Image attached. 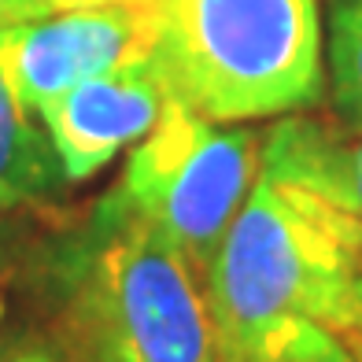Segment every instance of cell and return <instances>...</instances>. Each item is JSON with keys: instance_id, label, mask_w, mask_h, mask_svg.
<instances>
[{"instance_id": "15", "label": "cell", "mask_w": 362, "mask_h": 362, "mask_svg": "<svg viewBox=\"0 0 362 362\" xmlns=\"http://www.w3.org/2000/svg\"><path fill=\"white\" fill-rule=\"evenodd\" d=\"M355 307H358V315H362V274L355 277Z\"/></svg>"}, {"instance_id": "1", "label": "cell", "mask_w": 362, "mask_h": 362, "mask_svg": "<svg viewBox=\"0 0 362 362\" xmlns=\"http://www.w3.org/2000/svg\"><path fill=\"white\" fill-rule=\"evenodd\" d=\"M52 300L67 362H222L200 274L111 192L56 248Z\"/></svg>"}, {"instance_id": "14", "label": "cell", "mask_w": 362, "mask_h": 362, "mask_svg": "<svg viewBox=\"0 0 362 362\" xmlns=\"http://www.w3.org/2000/svg\"><path fill=\"white\" fill-rule=\"evenodd\" d=\"M4 281H8V252L4 240H0V310H4Z\"/></svg>"}, {"instance_id": "11", "label": "cell", "mask_w": 362, "mask_h": 362, "mask_svg": "<svg viewBox=\"0 0 362 362\" xmlns=\"http://www.w3.org/2000/svg\"><path fill=\"white\" fill-rule=\"evenodd\" d=\"M89 4H111V0H0V30L37 23V19H48V15L89 8Z\"/></svg>"}, {"instance_id": "13", "label": "cell", "mask_w": 362, "mask_h": 362, "mask_svg": "<svg viewBox=\"0 0 362 362\" xmlns=\"http://www.w3.org/2000/svg\"><path fill=\"white\" fill-rule=\"evenodd\" d=\"M340 340L348 344V351L355 355V362H362V315H358L348 329H340Z\"/></svg>"}, {"instance_id": "6", "label": "cell", "mask_w": 362, "mask_h": 362, "mask_svg": "<svg viewBox=\"0 0 362 362\" xmlns=\"http://www.w3.org/2000/svg\"><path fill=\"white\" fill-rule=\"evenodd\" d=\"M167 104V86L152 59H144L78 81L37 119L45 122L48 141L56 148L63 181L81 185L152 134Z\"/></svg>"}, {"instance_id": "5", "label": "cell", "mask_w": 362, "mask_h": 362, "mask_svg": "<svg viewBox=\"0 0 362 362\" xmlns=\"http://www.w3.org/2000/svg\"><path fill=\"white\" fill-rule=\"evenodd\" d=\"M152 0H111V4L71 8L37 23L0 30L4 71L30 115H41L86 78L152 59Z\"/></svg>"}, {"instance_id": "8", "label": "cell", "mask_w": 362, "mask_h": 362, "mask_svg": "<svg viewBox=\"0 0 362 362\" xmlns=\"http://www.w3.org/2000/svg\"><path fill=\"white\" fill-rule=\"evenodd\" d=\"M67 185L48 129L11 89L0 56V215L37 207Z\"/></svg>"}, {"instance_id": "7", "label": "cell", "mask_w": 362, "mask_h": 362, "mask_svg": "<svg viewBox=\"0 0 362 362\" xmlns=\"http://www.w3.org/2000/svg\"><path fill=\"white\" fill-rule=\"evenodd\" d=\"M262 167L310 189L362 229V129L296 111L262 134Z\"/></svg>"}, {"instance_id": "12", "label": "cell", "mask_w": 362, "mask_h": 362, "mask_svg": "<svg viewBox=\"0 0 362 362\" xmlns=\"http://www.w3.org/2000/svg\"><path fill=\"white\" fill-rule=\"evenodd\" d=\"M0 362H67V358H63L59 348H52V344H30V348L11 351L8 358H0Z\"/></svg>"}, {"instance_id": "3", "label": "cell", "mask_w": 362, "mask_h": 362, "mask_svg": "<svg viewBox=\"0 0 362 362\" xmlns=\"http://www.w3.org/2000/svg\"><path fill=\"white\" fill-rule=\"evenodd\" d=\"M152 67L204 119H281L322 100V0H152Z\"/></svg>"}, {"instance_id": "10", "label": "cell", "mask_w": 362, "mask_h": 362, "mask_svg": "<svg viewBox=\"0 0 362 362\" xmlns=\"http://www.w3.org/2000/svg\"><path fill=\"white\" fill-rule=\"evenodd\" d=\"M248 362H355L337 329L310 318H281Z\"/></svg>"}, {"instance_id": "9", "label": "cell", "mask_w": 362, "mask_h": 362, "mask_svg": "<svg viewBox=\"0 0 362 362\" xmlns=\"http://www.w3.org/2000/svg\"><path fill=\"white\" fill-rule=\"evenodd\" d=\"M322 45L337 119L362 129V0H322Z\"/></svg>"}, {"instance_id": "4", "label": "cell", "mask_w": 362, "mask_h": 362, "mask_svg": "<svg viewBox=\"0 0 362 362\" xmlns=\"http://www.w3.org/2000/svg\"><path fill=\"white\" fill-rule=\"evenodd\" d=\"M262 134L237 122H211L170 100L156 129L126 159L111 196L129 215L207 274L259 174Z\"/></svg>"}, {"instance_id": "2", "label": "cell", "mask_w": 362, "mask_h": 362, "mask_svg": "<svg viewBox=\"0 0 362 362\" xmlns=\"http://www.w3.org/2000/svg\"><path fill=\"white\" fill-rule=\"evenodd\" d=\"M362 229L322 196L262 167L204 281L222 362H248L281 318L348 329L358 318Z\"/></svg>"}, {"instance_id": "16", "label": "cell", "mask_w": 362, "mask_h": 362, "mask_svg": "<svg viewBox=\"0 0 362 362\" xmlns=\"http://www.w3.org/2000/svg\"><path fill=\"white\" fill-rule=\"evenodd\" d=\"M0 322H4V310H0Z\"/></svg>"}]
</instances>
